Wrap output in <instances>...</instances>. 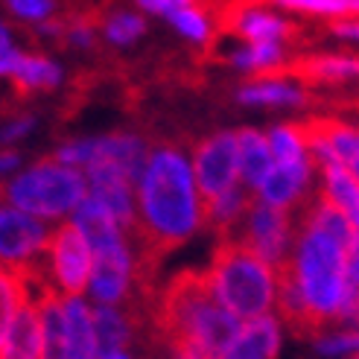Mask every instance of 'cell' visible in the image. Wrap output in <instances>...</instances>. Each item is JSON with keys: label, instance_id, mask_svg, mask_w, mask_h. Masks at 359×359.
Returning <instances> with one entry per match:
<instances>
[{"label": "cell", "instance_id": "1", "mask_svg": "<svg viewBox=\"0 0 359 359\" xmlns=\"http://www.w3.org/2000/svg\"><path fill=\"white\" fill-rule=\"evenodd\" d=\"M152 342L167 359H222L240 333L213 290L208 269H182L155 295L149 310Z\"/></svg>", "mask_w": 359, "mask_h": 359}, {"label": "cell", "instance_id": "2", "mask_svg": "<svg viewBox=\"0 0 359 359\" xmlns=\"http://www.w3.org/2000/svg\"><path fill=\"white\" fill-rule=\"evenodd\" d=\"M208 275L222 307L237 318H260L275 304V269L240 240H217Z\"/></svg>", "mask_w": 359, "mask_h": 359}, {"label": "cell", "instance_id": "3", "mask_svg": "<svg viewBox=\"0 0 359 359\" xmlns=\"http://www.w3.org/2000/svg\"><path fill=\"white\" fill-rule=\"evenodd\" d=\"M292 263L310 313L321 327L333 325L351 286L345 275V248L313 225H298Z\"/></svg>", "mask_w": 359, "mask_h": 359}, {"label": "cell", "instance_id": "4", "mask_svg": "<svg viewBox=\"0 0 359 359\" xmlns=\"http://www.w3.org/2000/svg\"><path fill=\"white\" fill-rule=\"evenodd\" d=\"M0 199L29 217H62L85 199V175L76 167L59 164L53 158L39 161L24 175L0 184Z\"/></svg>", "mask_w": 359, "mask_h": 359}, {"label": "cell", "instance_id": "5", "mask_svg": "<svg viewBox=\"0 0 359 359\" xmlns=\"http://www.w3.org/2000/svg\"><path fill=\"white\" fill-rule=\"evenodd\" d=\"M298 237V222L292 210H280L266 202H255L251 210L245 213V219L240 222L234 237H222V240H240L248 245L257 257H263L269 266H280L286 257L292 255V245Z\"/></svg>", "mask_w": 359, "mask_h": 359}, {"label": "cell", "instance_id": "6", "mask_svg": "<svg viewBox=\"0 0 359 359\" xmlns=\"http://www.w3.org/2000/svg\"><path fill=\"white\" fill-rule=\"evenodd\" d=\"M193 175H196V187H199L202 202H213L231 187H237V175H240L237 132H213L196 143Z\"/></svg>", "mask_w": 359, "mask_h": 359}, {"label": "cell", "instance_id": "7", "mask_svg": "<svg viewBox=\"0 0 359 359\" xmlns=\"http://www.w3.org/2000/svg\"><path fill=\"white\" fill-rule=\"evenodd\" d=\"M50 275L62 298H79L82 290L91 283V245L82 237V231L74 222H62L44 243Z\"/></svg>", "mask_w": 359, "mask_h": 359}, {"label": "cell", "instance_id": "8", "mask_svg": "<svg viewBox=\"0 0 359 359\" xmlns=\"http://www.w3.org/2000/svg\"><path fill=\"white\" fill-rule=\"evenodd\" d=\"M85 170H88L91 196L111 213L120 228H126V234H129L137 222L135 193H132L135 182L126 175V170H120L117 164H111V161H91Z\"/></svg>", "mask_w": 359, "mask_h": 359}, {"label": "cell", "instance_id": "9", "mask_svg": "<svg viewBox=\"0 0 359 359\" xmlns=\"http://www.w3.org/2000/svg\"><path fill=\"white\" fill-rule=\"evenodd\" d=\"M47 243V231L41 219L18 208H0V269H21L35 257Z\"/></svg>", "mask_w": 359, "mask_h": 359}, {"label": "cell", "instance_id": "10", "mask_svg": "<svg viewBox=\"0 0 359 359\" xmlns=\"http://www.w3.org/2000/svg\"><path fill=\"white\" fill-rule=\"evenodd\" d=\"M88 290H91V295L102 307H114V304L129 298V292H132V251H129V245L123 243L117 248L94 255V269H91Z\"/></svg>", "mask_w": 359, "mask_h": 359}, {"label": "cell", "instance_id": "11", "mask_svg": "<svg viewBox=\"0 0 359 359\" xmlns=\"http://www.w3.org/2000/svg\"><path fill=\"white\" fill-rule=\"evenodd\" d=\"M313 155L304 158V161H295V164H275L272 172L263 178L260 184V202L272 205V208H280V210H292L307 190V182L313 175Z\"/></svg>", "mask_w": 359, "mask_h": 359}, {"label": "cell", "instance_id": "12", "mask_svg": "<svg viewBox=\"0 0 359 359\" xmlns=\"http://www.w3.org/2000/svg\"><path fill=\"white\" fill-rule=\"evenodd\" d=\"M74 225L82 231V237L88 240V245H91L94 255L109 251V248H117V245L126 243L117 219L94 199L91 193H85V199L74 208Z\"/></svg>", "mask_w": 359, "mask_h": 359}, {"label": "cell", "instance_id": "13", "mask_svg": "<svg viewBox=\"0 0 359 359\" xmlns=\"http://www.w3.org/2000/svg\"><path fill=\"white\" fill-rule=\"evenodd\" d=\"M278 351H280L278 321L272 316H260L240 327V333L228 345L222 359H275Z\"/></svg>", "mask_w": 359, "mask_h": 359}, {"label": "cell", "instance_id": "14", "mask_svg": "<svg viewBox=\"0 0 359 359\" xmlns=\"http://www.w3.org/2000/svg\"><path fill=\"white\" fill-rule=\"evenodd\" d=\"M4 359H44V336H41L39 304L29 301V298L18 307L12 325H9Z\"/></svg>", "mask_w": 359, "mask_h": 359}, {"label": "cell", "instance_id": "15", "mask_svg": "<svg viewBox=\"0 0 359 359\" xmlns=\"http://www.w3.org/2000/svg\"><path fill=\"white\" fill-rule=\"evenodd\" d=\"M59 67L41 53H21L15 74H12V91L15 100H29L35 94H47L59 85Z\"/></svg>", "mask_w": 359, "mask_h": 359}, {"label": "cell", "instance_id": "16", "mask_svg": "<svg viewBox=\"0 0 359 359\" xmlns=\"http://www.w3.org/2000/svg\"><path fill=\"white\" fill-rule=\"evenodd\" d=\"M94 336H97V353L102 359L109 353L129 348L137 339V327L126 313H117L114 307H100L94 310Z\"/></svg>", "mask_w": 359, "mask_h": 359}, {"label": "cell", "instance_id": "17", "mask_svg": "<svg viewBox=\"0 0 359 359\" xmlns=\"http://www.w3.org/2000/svg\"><path fill=\"white\" fill-rule=\"evenodd\" d=\"M35 304H39V316H41L44 359H70L65 298H62V295H44V298H39Z\"/></svg>", "mask_w": 359, "mask_h": 359}, {"label": "cell", "instance_id": "18", "mask_svg": "<svg viewBox=\"0 0 359 359\" xmlns=\"http://www.w3.org/2000/svg\"><path fill=\"white\" fill-rule=\"evenodd\" d=\"M65 318H67L70 359H100L97 336H94V313L88 310V304L82 298H65Z\"/></svg>", "mask_w": 359, "mask_h": 359}, {"label": "cell", "instance_id": "19", "mask_svg": "<svg viewBox=\"0 0 359 359\" xmlns=\"http://www.w3.org/2000/svg\"><path fill=\"white\" fill-rule=\"evenodd\" d=\"M237 143H240V175L245 187H260L263 178L272 172L275 158L269 149V140L255 132V129H243L237 132Z\"/></svg>", "mask_w": 359, "mask_h": 359}, {"label": "cell", "instance_id": "20", "mask_svg": "<svg viewBox=\"0 0 359 359\" xmlns=\"http://www.w3.org/2000/svg\"><path fill=\"white\" fill-rule=\"evenodd\" d=\"M237 100L248 102V105H301V102H313V97L307 91H298V88L286 85V82H255V79H248V85L240 88Z\"/></svg>", "mask_w": 359, "mask_h": 359}, {"label": "cell", "instance_id": "21", "mask_svg": "<svg viewBox=\"0 0 359 359\" xmlns=\"http://www.w3.org/2000/svg\"><path fill=\"white\" fill-rule=\"evenodd\" d=\"M24 301H27L24 283L18 280V275L9 272V269H0V359H4L9 325H12V318Z\"/></svg>", "mask_w": 359, "mask_h": 359}, {"label": "cell", "instance_id": "22", "mask_svg": "<svg viewBox=\"0 0 359 359\" xmlns=\"http://www.w3.org/2000/svg\"><path fill=\"white\" fill-rule=\"evenodd\" d=\"M266 140H269V149H272L275 164H295V161L310 158L307 149L301 147L298 135L292 132V126H275V129L266 135Z\"/></svg>", "mask_w": 359, "mask_h": 359}, {"label": "cell", "instance_id": "23", "mask_svg": "<svg viewBox=\"0 0 359 359\" xmlns=\"http://www.w3.org/2000/svg\"><path fill=\"white\" fill-rule=\"evenodd\" d=\"M102 32L111 44H132L135 39H140V35L147 32V24H143V18L135 12H114L105 18Z\"/></svg>", "mask_w": 359, "mask_h": 359}, {"label": "cell", "instance_id": "24", "mask_svg": "<svg viewBox=\"0 0 359 359\" xmlns=\"http://www.w3.org/2000/svg\"><path fill=\"white\" fill-rule=\"evenodd\" d=\"M172 27L187 35L193 41H208L210 39V29H208V21H205V12L202 9H178L170 15Z\"/></svg>", "mask_w": 359, "mask_h": 359}, {"label": "cell", "instance_id": "25", "mask_svg": "<svg viewBox=\"0 0 359 359\" xmlns=\"http://www.w3.org/2000/svg\"><path fill=\"white\" fill-rule=\"evenodd\" d=\"M6 6L24 21H44L59 6V0H6Z\"/></svg>", "mask_w": 359, "mask_h": 359}, {"label": "cell", "instance_id": "26", "mask_svg": "<svg viewBox=\"0 0 359 359\" xmlns=\"http://www.w3.org/2000/svg\"><path fill=\"white\" fill-rule=\"evenodd\" d=\"M348 351H359V330L339 333L330 339H318V353H325V356H339V353H348Z\"/></svg>", "mask_w": 359, "mask_h": 359}, {"label": "cell", "instance_id": "27", "mask_svg": "<svg viewBox=\"0 0 359 359\" xmlns=\"http://www.w3.org/2000/svg\"><path fill=\"white\" fill-rule=\"evenodd\" d=\"M137 6H143L147 12L170 18L178 9H199V0H137Z\"/></svg>", "mask_w": 359, "mask_h": 359}, {"label": "cell", "instance_id": "28", "mask_svg": "<svg viewBox=\"0 0 359 359\" xmlns=\"http://www.w3.org/2000/svg\"><path fill=\"white\" fill-rule=\"evenodd\" d=\"M327 32L345 35V39H356L359 41V18H330V21H327Z\"/></svg>", "mask_w": 359, "mask_h": 359}, {"label": "cell", "instance_id": "29", "mask_svg": "<svg viewBox=\"0 0 359 359\" xmlns=\"http://www.w3.org/2000/svg\"><path fill=\"white\" fill-rule=\"evenodd\" d=\"M345 275H348V283L359 286V234L345 251Z\"/></svg>", "mask_w": 359, "mask_h": 359}, {"label": "cell", "instance_id": "30", "mask_svg": "<svg viewBox=\"0 0 359 359\" xmlns=\"http://www.w3.org/2000/svg\"><path fill=\"white\" fill-rule=\"evenodd\" d=\"M32 129V120L29 117H21V120H15L12 126H4V129H0V143L4 140H15V137H21L24 132H29Z\"/></svg>", "mask_w": 359, "mask_h": 359}, {"label": "cell", "instance_id": "31", "mask_svg": "<svg viewBox=\"0 0 359 359\" xmlns=\"http://www.w3.org/2000/svg\"><path fill=\"white\" fill-rule=\"evenodd\" d=\"M18 62H21V53H6V56H0V76H12Z\"/></svg>", "mask_w": 359, "mask_h": 359}, {"label": "cell", "instance_id": "32", "mask_svg": "<svg viewBox=\"0 0 359 359\" xmlns=\"http://www.w3.org/2000/svg\"><path fill=\"white\" fill-rule=\"evenodd\" d=\"M9 47H12V35H9V27H6V24H0V56H6V53H12Z\"/></svg>", "mask_w": 359, "mask_h": 359}, {"label": "cell", "instance_id": "33", "mask_svg": "<svg viewBox=\"0 0 359 359\" xmlns=\"http://www.w3.org/2000/svg\"><path fill=\"white\" fill-rule=\"evenodd\" d=\"M18 164V155L15 152H0V172H6Z\"/></svg>", "mask_w": 359, "mask_h": 359}, {"label": "cell", "instance_id": "34", "mask_svg": "<svg viewBox=\"0 0 359 359\" xmlns=\"http://www.w3.org/2000/svg\"><path fill=\"white\" fill-rule=\"evenodd\" d=\"M102 359H129V353H126V351H117V353H109V356H102Z\"/></svg>", "mask_w": 359, "mask_h": 359}]
</instances>
